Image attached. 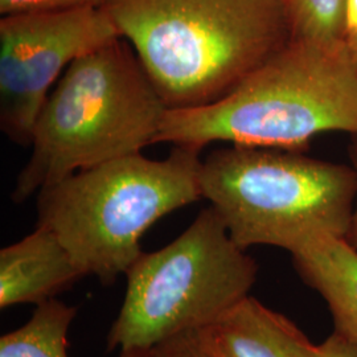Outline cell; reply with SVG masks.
<instances>
[{"label":"cell","instance_id":"cell-9","mask_svg":"<svg viewBox=\"0 0 357 357\" xmlns=\"http://www.w3.org/2000/svg\"><path fill=\"white\" fill-rule=\"evenodd\" d=\"M82 277L54 233L36 227L20 241L0 250V308L56 299Z\"/></svg>","mask_w":357,"mask_h":357},{"label":"cell","instance_id":"cell-13","mask_svg":"<svg viewBox=\"0 0 357 357\" xmlns=\"http://www.w3.org/2000/svg\"><path fill=\"white\" fill-rule=\"evenodd\" d=\"M109 0H0V13L66 11L77 8H103Z\"/></svg>","mask_w":357,"mask_h":357},{"label":"cell","instance_id":"cell-18","mask_svg":"<svg viewBox=\"0 0 357 357\" xmlns=\"http://www.w3.org/2000/svg\"><path fill=\"white\" fill-rule=\"evenodd\" d=\"M119 357H156L153 354V349L147 348H132V349H126L121 351Z\"/></svg>","mask_w":357,"mask_h":357},{"label":"cell","instance_id":"cell-4","mask_svg":"<svg viewBox=\"0 0 357 357\" xmlns=\"http://www.w3.org/2000/svg\"><path fill=\"white\" fill-rule=\"evenodd\" d=\"M202 150L174 144L163 160L141 153L78 171L38 191V227L54 233L84 277L113 284L158 220L203 199Z\"/></svg>","mask_w":357,"mask_h":357},{"label":"cell","instance_id":"cell-12","mask_svg":"<svg viewBox=\"0 0 357 357\" xmlns=\"http://www.w3.org/2000/svg\"><path fill=\"white\" fill-rule=\"evenodd\" d=\"M293 38L326 47H342L347 40L345 0H283Z\"/></svg>","mask_w":357,"mask_h":357},{"label":"cell","instance_id":"cell-19","mask_svg":"<svg viewBox=\"0 0 357 357\" xmlns=\"http://www.w3.org/2000/svg\"><path fill=\"white\" fill-rule=\"evenodd\" d=\"M348 52L354 60V63L357 65V36H351L345 40Z\"/></svg>","mask_w":357,"mask_h":357},{"label":"cell","instance_id":"cell-3","mask_svg":"<svg viewBox=\"0 0 357 357\" xmlns=\"http://www.w3.org/2000/svg\"><path fill=\"white\" fill-rule=\"evenodd\" d=\"M168 107L125 38L78 57L38 114L13 203L78 171L156 144Z\"/></svg>","mask_w":357,"mask_h":357},{"label":"cell","instance_id":"cell-2","mask_svg":"<svg viewBox=\"0 0 357 357\" xmlns=\"http://www.w3.org/2000/svg\"><path fill=\"white\" fill-rule=\"evenodd\" d=\"M333 131L357 135V65L347 44L291 38L220 101L168 109L156 143L305 151Z\"/></svg>","mask_w":357,"mask_h":357},{"label":"cell","instance_id":"cell-7","mask_svg":"<svg viewBox=\"0 0 357 357\" xmlns=\"http://www.w3.org/2000/svg\"><path fill=\"white\" fill-rule=\"evenodd\" d=\"M121 38L103 8L4 15L0 19V128L29 144L52 86L78 57Z\"/></svg>","mask_w":357,"mask_h":357},{"label":"cell","instance_id":"cell-1","mask_svg":"<svg viewBox=\"0 0 357 357\" xmlns=\"http://www.w3.org/2000/svg\"><path fill=\"white\" fill-rule=\"evenodd\" d=\"M168 109L217 102L293 38L283 0H109Z\"/></svg>","mask_w":357,"mask_h":357},{"label":"cell","instance_id":"cell-10","mask_svg":"<svg viewBox=\"0 0 357 357\" xmlns=\"http://www.w3.org/2000/svg\"><path fill=\"white\" fill-rule=\"evenodd\" d=\"M302 281L326 301L333 331L357 345V249L345 237L314 230L289 252Z\"/></svg>","mask_w":357,"mask_h":357},{"label":"cell","instance_id":"cell-14","mask_svg":"<svg viewBox=\"0 0 357 357\" xmlns=\"http://www.w3.org/2000/svg\"><path fill=\"white\" fill-rule=\"evenodd\" d=\"M156 357H209L193 332L181 333L153 348Z\"/></svg>","mask_w":357,"mask_h":357},{"label":"cell","instance_id":"cell-11","mask_svg":"<svg viewBox=\"0 0 357 357\" xmlns=\"http://www.w3.org/2000/svg\"><path fill=\"white\" fill-rule=\"evenodd\" d=\"M76 307L59 299L38 305L31 319L0 337V357H69L68 332Z\"/></svg>","mask_w":357,"mask_h":357},{"label":"cell","instance_id":"cell-6","mask_svg":"<svg viewBox=\"0 0 357 357\" xmlns=\"http://www.w3.org/2000/svg\"><path fill=\"white\" fill-rule=\"evenodd\" d=\"M258 265L233 241L209 206L165 248L142 253L126 271L128 289L107 348L153 349L195 332L250 294Z\"/></svg>","mask_w":357,"mask_h":357},{"label":"cell","instance_id":"cell-8","mask_svg":"<svg viewBox=\"0 0 357 357\" xmlns=\"http://www.w3.org/2000/svg\"><path fill=\"white\" fill-rule=\"evenodd\" d=\"M193 333L209 357H323L321 344L250 294Z\"/></svg>","mask_w":357,"mask_h":357},{"label":"cell","instance_id":"cell-15","mask_svg":"<svg viewBox=\"0 0 357 357\" xmlns=\"http://www.w3.org/2000/svg\"><path fill=\"white\" fill-rule=\"evenodd\" d=\"M323 357H357V345L336 331L321 343Z\"/></svg>","mask_w":357,"mask_h":357},{"label":"cell","instance_id":"cell-16","mask_svg":"<svg viewBox=\"0 0 357 357\" xmlns=\"http://www.w3.org/2000/svg\"><path fill=\"white\" fill-rule=\"evenodd\" d=\"M347 38L357 36V0H345Z\"/></svg>","mask_w":357,"mask_h":357},{"label":"cell","instance_id":"cell-17","mask_svg":"<svg viewBox=\"0 0 357 357\" xmlns=\"http://www.w3.org/2000/svg\"><path fill=\"white\" fill-rule=\"evenodd\" d=\"M351 156H352V162H354V168H355V171H356L357 174V135L356 139L354 141V146H352V153H351ZM347 241L351 243V245H354L355 248L357 249V199H356V204H355V208H354V213H352V220H351V227H349V230H348V233H347Z\"/></svg>","mask_w":357,"mask_h":357},{"label":"cell","instance_id":"cell-5","mask_svg":"<svg viewBox=\"0 0 357 357\" xmlns=\"http://www.w3.org/2000/svg\"><path fill=\"white\" fill-rule=\"evenodd\" d=\"M200 188L238 246L290 252L314 230L347 237L357 174L303 151L230 144L202 162Z\"/></svg>","mask_w":357,"mask_h":357}]
</instances>
